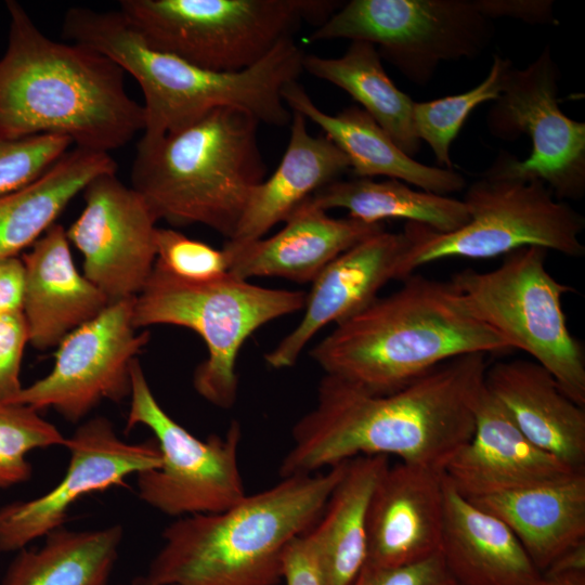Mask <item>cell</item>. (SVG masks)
<instances>
[{"mask_svg":"<svg viewBox=\"0 0 585 585\" xmlns=\"http://www.w3.org/2000/svg\"><path fill=\"white\" fill-rule=\"evenodd\" d=\"M25 266L22 258L0 259V314L23 311Z\"/></svg>","mask_w":585,"mask_h":585,"instance_id":"40","label":"cell"},{"mask_svg":"<svg viewBox=\"0 0 585 585\" xmlns=\"http://www.w3.org/2000/svg\"><path fill=\"white\" fill-rule=\"evenodd\" d=\"M123 531L57 529L42 546L16 551L1 585H108Z\"/></svg>","mask_w":585,"mask_h":585,"instance_id":"30","label":"cell"},{"mask_svg":"<svg viewBox=\"0 0 585 585\" xmlns=\"http://www.w3.org/2000/svg\"><path fill=\"white\" fill-rule=\"evenodd\" d=\"M547 252L523 247L504 256L494 270L466 269L451 282L511 349L530 354L571 400L585 406L584 348L569 330L562 308V297L573 288L549 273Z\"/></svg>","mask_w":585,"mask_h":585,"instance_id":"10","label":"cell"},{"mask_svg":"<svg viewBox=\"0 0 585 585\" xmlns=\"http://www.w3.org/2000/svg\"><path fill=\"white\" fill-rule=\"evenodd\" d=\"M407 236L386 230L366 237L330 263L311 283L299 324L264 355L269 366L291 367L308 342L326 325L355 315L392 280H404Z\"/></svg>","mask_w":585,"mask_h":585,"instance_id":"17","label":"cell"},{"mask_svg":"<svg viewBox=\"0 0 585 585\" xmlns=\"http://www.w3.org/2000/svg\"><path fill=\"white\" fill-rule=\"evenodd\" d=\"M82 195L84 207L66 235L83 257V275L109 302L136 297L156 261L157 218L116 173L98 176Z\"/></svg>","mask_w":585,"mask_h":585,"instance_id":"16","label":"cell"},{"mask_svg":"<svg viewBox=\"0 0 585 585\" xmlns=\"http://www.w3.org/2000/svg\"><path fill=\"white\" fill-rule=\"evenodd\" d=\"M484 386L534 445L574 470L585 471V410L533 360L489 365Z\"/></svg>","mask_w":585,"mask_h":585,"instance_id":"21","label":"cell"},{"mask_svg":"<svg viewBox=\"0 0 585 585\" xmlns=\"http://www.w3.org/2000/svg\"><path fill=\"white\" fill-rule=\"evenodd\" d=\"M28 326L23 311L0 314V401H12L23 389L21 368Z\"/></svg>","mask_w":585,"mask_h":585,"instance_id":"36","label":"cell"},{"mask_svg":"<svg viewBox=\"0 0 585 585\" xmlns=\"http://www.w3.org/2000/svg\"><path fill=\"white\" fill-rule=\"evenodd\" d=\"M352 585H458L440 552L415 563L379 568L365 564Z\"/></svg>","mask_w":585,"mask_h":585,"instance_id":"37","label":"cell"},{"mask_svg":"<svg viewBox=\"0 0 585 585\" xmlns=\"http://www.w3.org/2000/svg\"><path fill=\"white\" fill-rule=\"evenodd\" d=\"M72 145L69 138L58 134L14 140L0 138V196L37 180Z\"/></svg>","mask_w":585,"mask_h":585,"instance_id":"35","label":"cell"},{"mask_svg":"<svg viewBox=\"0 0 585 585\" xmlns=\"http://www.w3.org/2000/svg\"><path fill=\"white\" fill-rule=\"evenodd\" d=\"M134 298L110 302L68 334L57 344L50 373L23 387L12 402L53 408L78 422L103 401L129 398L131 364L151 338L148 330L136 333Z\"/></svg>","mask_w":585,"mask_h":585,"instance_id":"14","label":"cell"},{"mask_svg":"<svg viewBox=\"0 0 585 585\" xmlns=\"http://www.w3.org/2000/svg\"><path fill=\"white\" fill-rule=\"evenodd\" d=\"M559 80L549 47L524 69H510L486 126L502 140L528 135L532 151L524 160L502 152L484 174L541 180L558 200H575L585 194V123L561 110Z\"/></svg>","mask_w":585,"mask_h":585,"instance_id":"13","label":"cell"},{"mask_svg":"<svg viewBox=\"0 0 585 585\" xmlns=\"http://www.w3.org/2000/svg\"><path fill=\"white\" fill-rule=\"evenodd\" d=\"M468 222L453 232L406 222L403 233L410 247L404 280L428 263L447 258L490 259L529 246L583 257L584 217L558 200L541 180L484 174L466 191Z\"/></svg>","mask_w":585,"mask_h":585,"instance_id":"9","label":"cell"},{"mask_svg":"<svg viewBox=\"0 0 585 585\" xmlns=\"http://www.w3.org/2000/svg\"><path fill=\"white\" fill-rule=\"evenodd\" d=\"M403 282L313 347L326 375L387 394L452 359L511 349L451 281L412 274Z\"/></svg>","mask_w":585,"mask_h":585,"instance_id":"3","label":"cell"},{"mask_svg":"<svg viewBox=\"0 0 585 585\" xmlns=\"http://www.w3.org/2000/svg\"><path fill=\"white\" fill-rule=\"evenodd\" d=\"M303 72L350 94L405 154L413 157L419 152L415 101L390 79L375 46L352 41L338 57L306 54Z\"/></svg>","mask_w":585,"mask_h":585,"instance_id":"29","label":"cell"},{"mask_svg":"<svg viewBox=\"0 0 585 585\" xmlns=\"http://www.w3.org/2000/svg\"><path fill=\"white\" fill-rule=\"evenodd\" d=\"M259 123L244 110L221 107L156 141H139L131 187L157 220L203 224L232 239L265 179Z\"/></svg>","mask_w":585,"mask_h":585,"instance_id":"6","label":"cell"},{"mask_svg":"<svg viewBox=\"0 0 585 585\" xmlns=\"http://www.w3.org/2000/svg\"><path fill=\"white\" fill-rule=\"evenodd\" d=\"M310 200L326 211L343 208L348 210L350 218L368 223L403 219L406 222L425 224L439 232H453L469 220V212L463 200L419 192L394 179H340L317 191Z\"/></svg>","mask_w":585,"mask_h":585,"instance_id":"31","label":"cell"},{"mask_svg":"<svg viewBox=\"0 0 585 585\" xmlns=\"http://www.w3.org/2000/svg\"><path fill=\"white\" fill-rule=\"evenodd\" d=\"M69 464L61 481L44 494L0 508V551H18L37 538L63 528L70 507L95 492L123 485L127 478L159 467L154 439L130 443L113 424L98 416L81 422L67 437Z\"/></svg>","mask_w":585,"mask_h":585,"instance_id":"15","label":"cell"},{"mask_svg":"<svg viewBox=\"0 0 585 585\" xmlns=\"http://www.w3.org/2000/svg\"><path fill=\"white\" fill-rule=\"evenodd\" d=\"M282 580L286 585H323L314 551L306 534L295 538L287 547Z\"/></svg>","mask_w":585,"mask_h":585,"instance_id":"39","label":"cell"},{"mask_svg":"<svg viewBox=\"0 0 585 585\" xmlns=\"http://www.w3.org/2000/svg\"><path fill=\"white\" fill-rule=\"evenodd\" d=\"M489 20L514 17L530 24H555L554 2L549 0H474Z\"/></svg>","mask_w":585,"mask_h":585,"instance_id":"38","label":"cell"},{"mask_svg":"<svg viewBox=\"0 0 585 585\" xmlns=\"http://www.w3.org/2000/svg\"><path fill=\"white\" fill-rule=\"evenodd\" d=\"M25 315L29 343L38 350L57 344L98 316L110 302L78 271L66 230L54 223L23 258Z\"/></svg>","mask_w":585,"mask_h":585,"instance_id":"22","label":"cell"},{"mask_svg":"<svg viewBox=\"0 0 585 585\" xmlns=\"http://www.w3.org/2000/svg\"><path fill=\"white\" fill-rule=\"evenodd\" d=\"M491 20L474 0H351L309 35V42L365 41L415 84L444 61L472 58L489 46Z\"/></svg>","mask_w":585,"mask_h":585,"instance_id":"11","label":"cell"},{"mask_svg":"<svg viewBox=\"0 0 585 585\" xmlns=\"http://www.w3.org/2000/svg\"><path fill=\"white\" fill-rule=\"evenodd\" d=\"M67 437L39 411L22 403L0 401V489L31 477L27 454L38 448L65 446Z\"/></svg>","mask_w":585,"mask_h":585,"instance_id":"33","label":"cell"},{"mask_svg":"<svg viewBox=\"0 0 585 585\" xmlns=\"http://www.w3.org/2000/svg\"><path fill=\"white\" fill-rule=\"evenodd\" d=\"M512 67L509 58L494 55L487 76L474 88L455 95L415 102L417 136L429 145L437 162L444 169L453 167L451 146L470 113L480 104L499 98Z\"/></svg>","mask_w":585,"mask_h":585,"instance_id":"32","label":"cell"},{"mask_svg":"<svg viewBox=\"0 0 585 585\" xmlns=\"http://www.w3.org/2000/svg\"><path fill=\"white\" fill-rule=\"evenodd\" d=\"M444 474L398 463L380 477L367 515V566L412 564L440 552Z\"/></svg>","mask_w":585,"mask_h":585,"instance_id":"18","label":"cell"},{"mask_svg":"<svg viewBox=\"0 0 585 585\" xmlns=\"http://www.w3.org/2000/svg\"><path fill=\"white\" fill-rule=\"evenodd\" d=\"M5 6L0 138L58 134L75 147L109 153L143 131V106L127 93L125 72L114 61L47 37L20 2L8 0Z\"/></svg>","mask_w":585,"mask_h":585,"instance_id":"2","label":"cell"},{"mask_svg":"<svg viewBox=\"0 0 585 585\" xmlns=\"http://www.w3.org/2000/svg\"><path fill=\"white\" fill-rule=\"evenodd\" d=\"M575 471L529 441L485 386L471 439L443 469L468 499L547 483Z\"/></svg>","mask_w":585,"mask_h":585,"instance_id":"19","label":"cell"},{"mask_svg":"<svg viewBox=\"0 0 585 585\" xmlns=\"http://www.w3.org/2000/svg\"><path fill=\"white\" fill-rule=\"evenodd\" d=\"M486 356L452 359L387 394L325 374L315 405L292 428L281 477L314 473L368 455H393L443 472L473 434Z\"/></svg>","mask_w":585,"mask_h":585,"instance_id":"1","label":"cell"},{"mask_svg":"<svg viewBox=\"0 0 585 585\" xmlns=\"http://www.w3.org/2000/svg\"><path fill=\"white\" fill-rule=\"evenodd\" d=\"M580 572H585V542L560 555L542 575L556 576Z\"/></svg>","mask_w":585,"mask_h":585,"instance_id":"41","label":"cell"},{"mask_svg":"<svg viewBox=\"0 0 585 585\" xmlns=\"http://www.w3.org/2000/svg\"><path fill=\"white\" fill-rule=\"evenodd\" d=\"M284 223L282 230L266 238L227 240L223 249L229 259V273L245 281L282 277L312 283L339 255L385 230L384 223L333 218L310 199Z\"/></svg>","mask_w":585,"mask_h":585,"instance_id":"20","label":"cell"},{"mask_svg":"<svg viewBox=\"0 0 585 585\" xmlns=\"http://www.w3.org/2000/svg\"><path fill=\"white\" fill-rule=\"evenodd\" d=\"M519 585H585V572L556 576L541 575L534 581Z\"/></svg>","mask_w":585,"mask_h":585,"instance_id":"42","label":"cell"},{"mask_svg":"<svg viewBox=\"0 0 585 585\" xmlns=\"http://www.w3.org/2000/svg\"><path fill=\"white\" fill-rule=\"evenodd\" d=\"M155 264L187 282H208L229 274L225 250L190 238L171 229L157 227Z\"/></svg>","mask_w":585,"mask_h":585,"instance_id":"34","label":"cell"},{"mask_svg":"<svg viewBox=\"0 0 585 585\" xmlns=\"http://www.w3.org/2000/svg\"><path fill=\"white\" fill-rule=\"evenodd\" d=\"M308 294L258 286L226 274L208 282H187L154 269L134 298L136 329L154 325L190 328L206 343L208 355L195 369L193 386L210 404L230 408L237 398L236 360L258 328L302 310Z\"/></svg>","mask_w":585,"mask_h":585,"instance_id":"7","label":"cell"},{"mask_svg":"<svg viewBox=\"0 0 585 585\" xmlns=\"http://www.w3.org/2000/svg\"><path fill=\"white\" fill-rule=\"evenodd\" d=\"M469 500L512 531L541 574L585 542V471Z\"/></svg>","mask_w":585,"mask_h":585,"instance_id":"25","label":"cell"},{"mask_svg":"<svg viewBox=\"0 0 585 585\" xmlns=\"http://www.w3.org/2000/svg\"><path fill=\"white\" fill-rule=\"evenodd\" d=\"M387 456H358L332 492L322 516L306 533L323 585H352L366 563L367 515Z\"/></svg>","mask_w":585,"mask_h":585,"instance_id":"27","label":"cell"},{"mask_svg":"<svg viewBox=\"0 0 585 585\" xmlns=\"http://www.w3.org/2000/svg\"><path fill=\"white\" fill-rule=\"evenodd\" d=\"M141 585H143V584H141Z\"/></svg>","mask_w":585,"mask_h":585,"instance_id":"43","label":"cell"},{"mask_svg":"<svg viewBox=\"0 0 585 585\" xmlns=\"http://www.w3.org/2000/svg\"><path fill=\"white\" fill-rule=\"evenodd\" d=\"M440 554L458 585H519L542 575L512 531L445 476Z\"/></svg>","mask_w":585,"mask_h":585,"instance_id":"24","label":"cell"},{"mask_svg":"<svg viewBox=\"0 0 585 585\" xmlns=\"http://www.w3.org/2000/svg\"><path fill=\"white\" fill-rule=\"evenodd\" d=\"M117 168L109 153L74 147L37 180L1 195L0 259L31 247L89 182Z\"/></svg>","mask_w":585,"mask_h":585,"instance_id":"28","label":"cell"},{"mask_svg":"<svg viewBox=\"0 0 585 585\" xmlns=\"http://www.w3.org/2000/svg\"><path fill=\"white\" fill-rule=\"evenodd\" d=\"M127 430L148 428L157 443L159 467L136 474L138 495L146 505L180 518L216 514L238 503L245 487L238 465L240 425L232 421L225 435L194 437L156 400L138 359L131 364Z\"/></svg>","mask_w":585,"mask_h":585,"instance_id":"12","label":"cell"},{"mask_svg":"<svg viewBox=\"0 0 585 585\" xmlns=\"http://www.w3.org/2000/svg\"><path fill=\"white\" fill-rule=\"evenodd\" d=\"M348 460L295 474L216 514L177 518L143 585H277L289 544L322 516Z\"/></svg>","mask_w":585,"mask_h":585,"instance_id":"5","label":"cell"},{"mask_svg":"<svg viewBox=\"0 0 585 585\" xmlns=\"http://www.w3.org/2000/svg\"><path fill=\"white\" fill-rule=\"evenodd\" d=\"M348 171L350 164L340 148L325 134L312 135L307 119L291 112L289 141L281 162L252 192L232 240L263 237Z\"/></svg>","mask_w":585,"mask_h":585,"instance_id":"26","label":"cell"},{"mask_svg":"<svg viewBox=\"0 0 585 585\" xmlns=\"http://www.w3.org/2000/svg\"><path fill=\"white\" fill-rule=\"evenodd\" d=\"M282 98L290 112L311 120L340 148L355 178L386 177L445 196L466 185L464 177L453 169L427 166L405 154L360 106L327 114L298 81L286 84Z\"/></svg>","mask_w":585,"mask_h":585,"instance_id":"23","label":"cell"},{"mask_svg":"<svg viewBox=\"0 0 585 585\" xmlns=\"http://www.w3.org/2000/svg\"><path fill=\"white\" fill-rule=\"evenodd\" d=\"M337 0H122L119 11L152 48L200 68L238 72L302 24L324 23Z\"/></svg>","mask_w":585,"mask_h":585,"instance_id":"8","label":"cell"},{"mask_svg":"<svg viewBox=\"0 0 585 585\" xmlns=\"http://www.w3.org/2000/svg\"><path fill=\"white\" fill-rule=\"evenodd\" d=\"M63 35L109 57L136 80L144 96L142 142L156 141L221 107L244 110L260 123H290L282 91L298 80L306 55L292 37L251 67L213 72L152 48L120 11L73 6L64 15Z\"/></svg>","mask_w":585,"mask_h":585,"instance_id":"4","label":"cell"}]
</instances>
